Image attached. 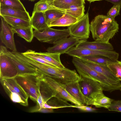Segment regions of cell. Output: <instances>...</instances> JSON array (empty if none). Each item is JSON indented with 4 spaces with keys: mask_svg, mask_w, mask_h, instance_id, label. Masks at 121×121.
I'll list each match as a JSON object with an SVG mask.
<instances>
[{
    "mask_svg": "<svg viewBox=\"0 0 121 121\" xmlns=\"http://www.w3.org/2000/svg\"><path fill=\"white\" fill-rule=\"evenodd\" d=\"M121 5L114 4L107 13V15L114 19L116 17L120 15Z\"/></svg>",
    "mask_w": 121,
    "mask_h": 121,
    "instance_id": "d6a6232c",
    "label": "cell"
},
{
    "mask_svg": "<svg viewBox=\"0 0 121 121\" xmlns=\"http://www.w3.org/2000/svg\"><path fill=\"white\" fill-rule=\"evenodd\" d=\"M53 109L43 108L36 110L35 112L44 113H51L53 112Z\"/></svg>",
    "mask_w": 121,
    "mask_h": 121,
    "instance_id": "d590c367",
    "label": "cell"
},
{
    "mask_svg": "<svg viewBox=\"0 0 121 121\" xmlns=\"http://www.w3.org/2000/svg\"><path fill=\"white\" fill-rule=\"evenodd\" d=\"M0 52L7 56L14 64L18 71V75L41 74L36 69L28 66L21 60L13 53L12 51L8 50L5 47L1 45Z\"/></svg>",
    "mask_w": 121,
    "mask_h": 121,
    "instance_id": "9c48e42d",
    "label": "cell"
},
{
    "mask_svg": "<svg viewBox=\"0 0 121 121\" xmlns=\"http://www.w3.org/2000/svg\"><path fill=\"white\" fill-rule=\"evenodd\" d=\"M0 15H6L30 21L29 13L23 11L6 7H0Z\"/></svg>",
    "mask_w": 121,
    "mask_h": 121,
    "instance_id": "d6986e66",
    "label": "cell"
},
{
    "mask_svg": "<svg viewBox=\"0 0 121 121\" xmlns=\"http://www.w3.org/2000/svg\"><path fill=\"white\" fill-rule=\"evenodd\" d=\"M36 54L57 67L64 68L60 59L61 54L59 53L49 52H37Z\"/></svg>",
    "mask_w": 121,
    "mask_h": 121,
    "instance_id": "44dd1931",
    "label": "cell"
},
{
    "mask_svg": "<svg viewBox=\"0 0 121 121\" xmlns=\"http://www.w3.org/2000/svg\"><path fill=\"white\" fill-rule=\"evenodd\" d=\"M42 74L18 75L14 78L31 100L37 102L39 84Z\"/></svg>",
    "mask_w": 121,
    "mask_h": 121,
    "instance_id": "3957f363",
    "label": "cell"
},
{
    "mask_svg": "<svg viewBox=\"0 0 121 121\" xmlns=\"http://www.w3.org/2000/svg\"><path fill=\"white\" fill-rule=\"evenodd\" d=\"M0 16V40L7 48L12 51H17L14 38V34L11 26Z\"/></svg>",
    "mask_w": 121,
    "mask_h": 121,
    "instance_id": "30bf717a",
    "label": "cell"
},
{
    "mask_svg": "<svg viewBox=\"0 0 121 121\" xmlns=\"http://www.w3.org/2000/svg\"><path fill=\"white\" fill-rule=\"evenodd\" d=\"M87 0V1H89V2H90V3H91L92 2H94L95 1H101V0Z\"/></svg>",
    "mask_w": 121,
    "mask_h": 121,
    "instance_id": "f35d334b",
    "label": "cell"
},
{
    "mask_svg": "<svg viewBox=\"0 0 121 121\" xmlns=\"http://www.w3.org/2000/svg\"><path fill=\"white\" fill-rule=\"evenodd\" d=\"M72 62L80 77L96 81L100 85L103 91L111 92L120 90L121 83L114 81L97 72L86 65L81 58L73 57Z\"/></svg>",
    "mask_w": 121,
    "mask_h": 121,
    "instance_id": "7a4b0ae2",
    "label": "cell"
},
{
    "mask_svg": "<svg viewBox=\"0 0 121 121\" xmlns=\"http://www.w3.org/2000/svg\"><path fill=\"white\" fill-rule=\"evenodd\" d=\"M48 3L54 8L65 11L67 9L84 5L85 2V0H56Z\"/></svg>",
    "mask_w": 121,
    "mask_h": 121,
    "instance_id": "5bb4252c",
    "label": "cell"
},
{
    "mask_svg": "<svg viewBox=\"0 0 121 121\" xmlns=\"http://www.w3.org/2000/svg\"><path fill=\"white\" fill-rule=\"evenodd\" d=\"M44 13L46 22L48 26L52 22L62 17L65 13L64 11L56 9L48 10Z\"/></svg>",
    "mask_w": 121,
    "mask_h": 121,
    "instance_id": "484cf974",
    "label": "cell"
},
{
    "mask_svg": "<svg viewBox=\"0 0 121 121\" xmlns=\"http://www.w3.org/2000/svg\"><path fill=\"white\" fill-rule=\"evenodd\" d=\"M62 85L68 93L82 105L85 104L78 81Z\"/></svg>",
    "mask_w": 121,
    "mask_h": 121,
    "instance_id": "e0dca14e",
    "label": "cell"
},
{
    "mask_svg": "<svg viewBox=\"0 0 121 121\" xmlns=\"http://www.w3.org/2000/svg\"><path fill=\"white\" fill-rule=\"evenodd\" d=\"M0 7H6L15 9L26 11L20 0H1Z\"/></svg>",
    "mask_w": 121,
    "mask_h": 121,
    "instance_id": "4316f807",
    "label": "cell"
},
{
    "mask_svg": "<svg viewBox=\"0 0 121 121\" xmlns=\"http://www.w3.org/2000/svg\"><path fill=\"white\" fill-rule=\"evenodd\" d=\"M108 109L109 111L121 112V100H114Z\"/></svg>",
    "mask_w": 121,
    "mask_h": 121,
    "instance_id": "836d02e7",
    "label": "cell"
},
{
    "mask_svg": "<svg viewBox=\"0 0 121 121\" xmlns=\"http://www.w3.org/2000/svg\"><path fill=\"white\" fill-rule=\"evenodd\" d=\"M85 8L84 5H83L67 9L65 11V13L78 20L85 15Z\"/></svg>",
    "mask_w": 121,
    "mask_h": 121,
    "instance_id": "1f68e13d",
    "label": "cell"
},
{
    "mask_svg": "<svg viewBox=\"0 0 121 121\" xmlns=\"http://www.w3.org/2000/svg\"><path fill=\"white\" fill-rule=\"evenodd\" d=\"M34 36L42 42L54 44L57 41L70 36L69 29L59 30L48 27L42 31L35 30Z\"/></svg>",
    "mask_w": 121,
    "mask_h": 121,
    "instance_id": "5b68a950",
    "label": "cell"
},
{
    "mask_svg": "<svg viewBox=\"0 0 121 121\" xmlns=\"http://www.w3.org/2000/svg\"><path fill=\"white\" fill-rule=\"evenodd\" d=\"M78 81L86 105L94 98L103 93V90L99 84L95 80L80 77Z\"/></svg>",
    "mask_w": 121,
    "mask_h": 121,
    "instance_id": "277c9868",
    "label": "cell"
},
{
    "mask_svg": "<svg viewBox=\"0 0 121 121\" xmlns=\"http://www.w3.org/2000/svg\"><path fill=\"white\" fill-rule=\"evenodd\" d=\"M54 9L47 3L46 0H40L35 4L33 12L44 13L48 10Z\"/></svg>",
    "mask_w": 121,
    "mask_h": 121,
    "instance_id": "f546056e",
    "label": "cell"
},
{
    "mask_svg": "<svg viewBox=\"0 0 121 121\" xmlns=\"http://www.w3.org/2000/svg\"><path fill=\"white\" fill-rule=\"evenodd\" d=\"M56 0H46V1L48 3L51 2Z\"/></svg>",
    "mask_w": 121,
    "mask_h": 121,
    "instance_id": "ab89813d",
    "label": "cell"
},
{
    "mask_svg": "<svg viewBox=\"0 0 121 121\" xmlns=\"http://www.w3.org/2000/svg\"><path fill=\"white\" fill-rule=\"evenodd\" d=\"M70 36L81 40H87L90 34V24L87 12L74 24L68 27Z\"/></svg>",
    "mask_w": 121,
    "mask_h": 121,
    "instance_id": "8992f818",
    "label": "cell"
},
{
    "mask_svg": "<svg viewBox=\"0 0 121 121\" xmlns=\"http://www.w3.org/2000/svg\"><path fill=\"white\" fill-rule=\"evenodd\" d=\"M111 3L114 4L121 5V0H105Z\"/></svg>",
    "mask_w": 121,
    "mask_h": 121,
    "instance_id": "74e56055",
    "label": "cell"
},
{
    "mask_svg": "<svg viewBox=\"0 0 121 121\" xmlns=\"http://www.w3.org/2000/svg\"><path fill=\"white\" fill-rule=\"evenodd\" d=\"M4 79L25 101L28 102V96L22 87L17 83L14 78Z\"/></svg>",
    "mask_w": 121,
    "mask_h": 121,
    "instance_id": "f1b7e54d",
    "label": "cell"
},
{
    "mask_svg": "<svg viewBox=\"0 0 121 121\" xmlns=\"http://www.w3.org/2000/svg\"><path fill=\"white\" fill-rule=\"evenodd\" d=\"M0 82L5 91L13 102L27 106L28 102L25 101L7 82L4 79H0Z\"/></svg>",
    "mask_w": 121,
    "mask_h": 121,
    "instance_id": "9a60e30c",
    "label": "cell"
},
{
    "mask_svg": "<svg viewBox=\"0 0 121 121\" xmlns=\"http://www.w3.org/2000/svg\"><path fill=\"white\" fill-rule=\"evenodd\" d=\"M43 108L52 109H53L61 108L60 107H56L49 105L47 103V102H45L44 104Z\"/></svg>",
    "mask_w": 121,
    "mask_h": 121,
    "instance_id": "8d00e7d4",
    "label": "cell"
},
{
    "mask_svg": "<svg viewBox=\"0 0 121 121\" xmlns=\"http://www.w3.org/2000/svg\"><path fill=\"white\" fill-rule=\"evenodd\" d=\"M82 40L71 36L65 38L57 41L52 46L48 47L47 51L48 52L59 53L61 55L65 53Z\"/></svg>",
    "mask_w": 121,
    "mask_h": 121,
    "instance_id": "8fae6325",
    "label": "cell"
},
{
    "mask_svg": "<svg viewBox=\"0 0 121 121\" xmlns=\"http://www.w3.org/2000/svg\"><path fill=\"white\" fill-rule=\"evenodd\" d=\"M114 100L105 96L103 93L97 96L89 104L96 107L104 108L108 109Z\"/></svg>",
    "mask_w": 121,
    "mask_h": 121,
    "instance_id": "603a6c76",
    "label": "cell"
},
{
    "mask_svg": "<svg viewBox=\"0 0 121 121\" xmlns=\"http://www.w3.org/2000/svg\"><path fill=\"white\" fill-rule=\"evenodd\" d=\"M1 16L4 20L12 27L27 28L31 26L30 21L8 16Z\"/></svg>",
    "mask_w": 121,
    "mask_h": 121,
    "instance_id": "7402d4cb",
    "label": "cell"
},
{
    "mask_svg": "<svg viewBox=\"0 0 121 121\" xmlns=\"http://www.w3.org/2000/svg\"><path fill=\"white\" fill-rule=\"evenodd\" d=\"M120 90L121 91V87L120 89Z\"/></svg>",
    "mask_w": 121,
    "mask_h": 121,
    "instance_id": "b9f144b4",
    "label": "cell"
},
{
    "mask_svg": "<svg viewBox=\"0 0 121 121\" xmlns=\"http://www.w3.org/2000/svg\"><path fill=\"white\" fill-rule=\"evenodd\" d=\"M96 64L107 66L115 61L108 57L99 55H92L83 56L80 58Z\"/></svg>",
    "mask_w": 121,
    "mask_h": 121,
    "instance_id": "d4e9b609",
    "label": "cell"
},
{
    "mask_svg": "<svg viewBox=\"0 0 121 121\" xmlns=\"http://www.w3.org/2000/svg\"><path fill=\"white\" fill-rule=\"evenodd\" d=\"M75 47L77 48H86L95 50L113 51L114 50L113 46L109 42L101 41L89 42L87 40H83Z\"/></svg>",
    "mask_w": 121,
    "mask_h": 121,
    "instance_id": "4fadbf2b",
    "label": "cell"
},
{
    "mask_svg": "<svg viewBox=\"0 0 121 121\" xmlns=\"http://www.w3.org/2000/svg\"><path fill=\"white\" fill-rule=\"evenodd\" d=\"M12 28L14 34H16L28 42H31L34 37L33 28L31 26L27 28Z\"/></svg>",
    "mask_w": 121,
    "mask_h": 121,
    "instance_id": "cb8c5ba5",
    "label": "cell"
},
{
    "mask_svg": "<svg viewBox=\"0 0 121 121\" xmlns=\"http://www.w3.org/2000/svg\"><path fill=\"white\" fill-rule=\"evenodd\" d=\"M77 19L65 13L63 16L52 22L49 26L69 27L77 22Z\"/></svg>",
    "mask_w": 121,
    "mask_h": 121,
    "instance_id": "ffe728a7",
    "label": "cell"
},
{
    "mask_svg": "<svg viewBox=\"0 0 121 121\" xmlns=\"http://www.w3.org/2000/svg\"><path fill=\"white\" fill-rule=\"evenodd\" d=\"M73 107L77 108L80 110L86 112H93L96 111V109L91 107L84 105H73Z\"/></svg>",
    "mask_w": 121,
    "mask_h": 121,
    "instance_id": "e575fe53",
    "label": "cell"
},
{
    "mask_svg": "<svg viewBox=\"0 0 121 121\" xmlns=\"http://www.w3.org/2000/svg\"><path fill=\"white\" fill-rule=\"evenodd\" d=\"M22 53L26 57L35 61L52 67H57L42 57L38 55L34 51L28 50Z\"/></svg>",
    "mask_w": 121,
    "mask_h": 121,
    "instance_id": "83f0119b",
    "label": "cell"
},
{
    "mask_svg": "<svg viewBox=\"0 0 121 121\" xmlns=\"http://www.w3.org/2000/svg\"><path fill=\"white\" fill-rule=\"evenodd\" d=\"M0 79L15 78L18 72L15 65L5 55L0 52Z\"/></svg>",
    "mask_w": 121,
    "mask_h": 121,
    "instance_id": "7c38bea8",
    "label": "cell"
},
{
    "mask_svg": "<svg viewBox=\"0 0 121 121\" xmlns=\"http://www.w3.org/2000/svg\"><path fill=\"white\" fill-rule=\"evenodd\" d=\"M41 79L55 92L56 94L55 98L67 104L68 101L76 105H82L68 93L62 84L53 79L42 74Z\"/></svg>",
    "mask_w": 121,
    "mask_h": 121,
    "instance_id": "52a82bcc",
    "label": "cell"
},
{
    "mask_svg": "<svg viewBox=\"0 0 121 121\" xmlns=\"http://www.w3.org/2000/svg\"><path fill=\"white\" fill-rule=\"evenodd\" d=\"M81 59L86 65L97 72L114 81L119 83H121L120 81L111 71L107 66L96 64Z\"/></svg>",
    "mask_w": 121,
    "mask_h": 121,
    "instance_id": "ac0fdd59",
    "label": "cell"
},
{
    "mask_svg": "<svg viewBox=\"0 0 121 121\" xmlns=\"http://www.w3.org/2000/svg\"><path fill=\"white\" fill-rule=\"evenodd\" d=\"M29 0V1H34L36 0Z\"/></svg>",
    "mask_w": 121,
    "mask_h": 121,
    "instance_id": "60d3db41",
    "label": "cell"
},
{
    "mask_svg": "<svg viewBox=\"0 0 121 121\" xmlns=\"http://www.w3.org/2000/svg\"><path fill=\"white\" fill-rule=\"evenodd\" d=\"M65 54L73 57L79 58L86 56H101L115 60H118L119 56L118 53L114 51L95 50L86 48H77L75 46L70 49Z\"/></svg>",
    "mask_w": 121,
    "mask_h": 121,
    "instance_id": "ba28073f",
    "label": "cell"
},
{
    "mask_svg": "<svg viewBox=\"0 0 121 121\" xmlns=\"http://www.w3.org/2000/svg\"><path fill=\"white\" fill-rule=\"evenodd\" d=\"M31 18V25L35 30L41 31L49 27L47 23L44 13L33 12Z\"/></svg>",
    "mask_w": 121,
    "mask_h": 121,
    "instance_id": "2e32d148",
    "label": "cell"
},
{
    "mask_svg": "<svg viewBox=\"0 0 121 121\" xmlns=\"http://www.w3.org/2000/svg\"><path fill=\"white\" fill-rule=\"evenodd\" d=\"M119 29V24L117 22L107 15L96 16L90 24V31L95 41L109 42Z\"/></svg>",
    "mask_w": 121,
    "mask_h": 121,
    "instance_id": "6da1fadb",
    "label": "cell"
},
{
    "mask_svg": "<svg viewBox=\"0 0 121 121\" xmlns=\"http://www.w3.org/2000/svg\"><path fill=\"white\" fill-rule=\"evenodd\" d=\"M107 66L118 80L121 81V61L117 60L111 63Z\"/></svg>",
    "mask_w": 121,
    "mask_h": 121,
    "instance_id": "4dcf8cb0",
    "label": "cell"
}]
</instances>
